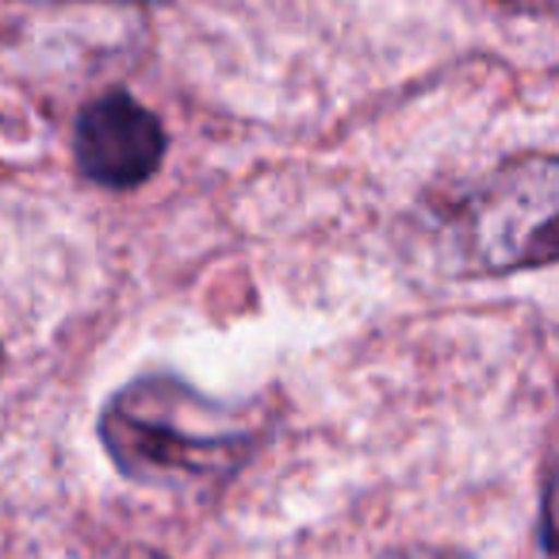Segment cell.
Segmentation results:
<instances>
[{"instance_id":"277c9868","label":"cell","mask_w":559,"mask_h":559,"mask_svg":"<svg viewBox=\"0 0 559 559\" xmlns=\"http://www.w3.org/2000/svg\"><path fill=\"white\" fill-rule=\"evenodd\" d=\"M544 551L548 559H559V464L551 467L548 487H544Z\"/></svg>"},{"instance_id":"52a82bcc","label":"cell","mask_w":559,"mask_h":559,"mask_svg":"<svg viewBox=\"0 0 559 559\" xmlns=\"http://www.w3.org/2000/svg\"><path fill=\"white\" fill-rule=\"evenodd\" d=\"M0 372H4V345H0Z\"/></svg>"},{"instance_id":"3957f363","label":"cell","mask_w":559,"mask_h":559,"mask_svg":"<svg viewBox=\"0 0 559 559\" xmlns=\"http://www.w3.org/2000/svg\"><path fill=\"white\" fill-rule=\"evenodd\" d=\"M73 157L85 180L127 192L162 169L165 127L131 93L111 88L81 108L73 127Z\"/></svg>"},{"instance_id":"6da1fadb","label":"cell","mask_w":559,"mask_h":559,"mask_svg":"<svg viewBox=\"0 0 559 559\" xmlns=\"http://www.w3.org/2000/svg\"><path fill=\"white\" fill-rule=\"evenodd\" d=\"M253 406L218 403L177 376H142L100 414L111 464L139 487L203 490L226 483L257 449Z\"/></svg>"},{"instance_id":"5b68a950","label":"cell","mask_w":559,"mask_h":559,"mask_svg":"<svg viewBox=\"0 0 559 559\" xmlns=\"http://www.w3.org/2000/svg\"><path fill=\"white\" fill-rule=\"evenodd\" d=\"M376 559H449L444 551H433V548H395V551H383Z\"/></svg>"},{"instance_id":"7a4b0ae2","label":"cell","mask_w":559,"mask_h":559,"mask_svg":"<svg viewBox=\"0 0 559 559\" xmlns=\"http://www.w3.org/2000/svg\"><path fill=\"white\" fill-rule=\"evenodd\" d=\"M452 238L472 276L559 264V157L518 154L495 165L452 215Z\"/></svg>"},{"instance_id":"8992f818","label":"cell","mask_w":559,"mask_h":559,"mask_svg":"<svg viewBox=\"0 0 559 559\" xmlns=\"http://www.w3.org/2000/svg\"><path fill=\"white\" fill-rule=\"evenodd\" d=\"M127 559H165V556H157V551H150V548H134Z\"/></svg>"}]
</instances>
